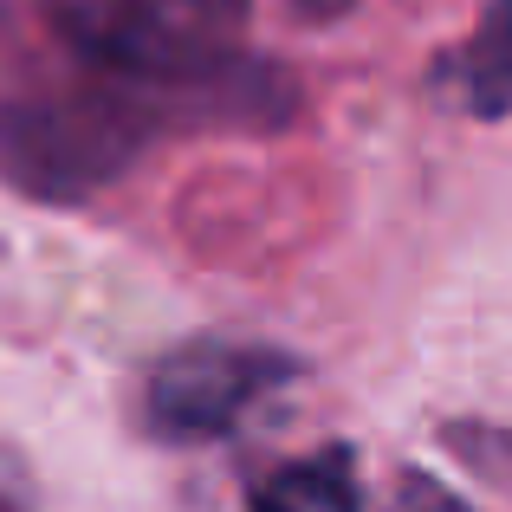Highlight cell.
I'll return each mask as SVG.
<instances>
[{
	"instance_id": "3957f363",
	"label": "cell",
	"mask_w": 512,
	"mask_h": 512,
	"mask_svg": "<svg viewBox=\"0 0 512 512\" xmlns=\"http://www.w3.org/2000/svg\"><path fill=\"white\" fill-rule=\"evenodd\" d=\"M292 363L273 350H240V344H188L156 363L150 376V422L175 441H208L227 435L273 383H286Z\"/></svg>"
},
{
	"instance_id": "ba28073f",
	"label": "cell",
	"mask_w": 512,
	"mask_h": 512,
	"mask_svg": "<svg viewBox=\"0 0 512 512\" xmlns=\"http://www.w3.org/2000/svg\"><path fill=\"white\" fill-rule=\"evenodd\" d=\"M0 512H13V506H7V500H0Z\"/></svg>"
},
{
	"instance_id": "277c9868",
	"label": "cell",
	"mask_w": 512,
	"mask_h": 512,
	"mask_svg": "<svg viewBox=\"0 0 512 512\" xmlns=\"http://www.w3.org/2000/svg\"><path fill=\"white\" fill-rule=\"evenodd\" d=\"M448 91L474 117H506L512 111V0H493L480 33L448 59Z\"/></svg>"
},
{
	"instance_id": "6da1fadb",
	"label": "cell",
	"mask_w": 512,
	"mask_h": 512,
	"mask_svg": "<svg viewBox=\"0 0 512 512\" xmlns=\"http://www.w3.org/2000/svg\"><path fill=\"white\" fill-rule=\"evenodd\" d=\"M286 104H292L286 78L240 59L221 65L214 78H195V85H150V78L98 72L7 104L0 111V169L33 195L72 201L111 182L163 124H195L201 111H221L234 124H247V117L266 124Z\"/></svg>"
},
{
	"instance_id": "8992f818",
	"label": "cell",
	"mask_w": 512,
	"mask_h": 512,
	"mask_svg": "<svg viewBox=\"0 0 512 512\" xmlns=\"http://www.w3.org/2000/svg\"><path fill=\"white\" fill-rule=\"evenodd\" d=\"M402 512H461V506H454L448 493H435L428 480H415V487H409V506H402Z\"/></svg>"
},
{
	"instance_id": "7a4b0ae2",
	"label": "cell",
	"mask_w": 512,
	"mask_h": 512,
	"mask_svg": "<svg viewBox=\"0 0 512 512\" xmlns=\"http://www.w3.org/2000/svg\"><path fill=\"white\" fill-rule=\"evenodd\" d=\"M52 33L98 72L195 85L234 65L247 0H39Z\"/></svg>"
},
{
	"instance_id": "52a82bcc",
	"label": "cell",
	"mask_w": 512,
	"mask_h": 512,
	"mask_svg": "<svg viewBox=\"0 0 512 512\" xmlns=\"http://www.w3.org/2000/svg\"><path fill=\"white\" fill-rule=\"evenodd\" d=\"M292 13H305V20H331V13H344L350 0H286Z\"/></svg>"
},
{
	"instance_id": "5b68a950",
	"label": "cell",
	"mask_w": 512,
	"mask_h": 512,
	"mask_svg": "<svg viewBox=\"0 0 512 512\" xmlns=\"http://www.w3.org/2000/svg\"><path fill=\"white\" fill-rule=\"evenodd\" d=\"M253 512H363L357 480H350V454H312V461H286L253 487Z\"/></svg>"
}]
</instances>
